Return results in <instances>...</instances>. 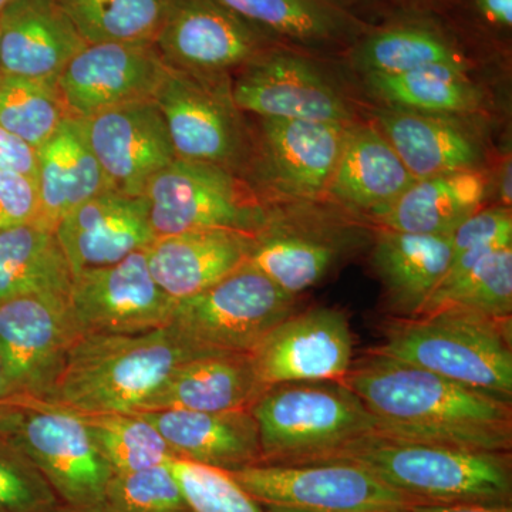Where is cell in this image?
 Instances as JSON below:
<instances>
[{
  "label": "cell",
  "mask_w": 512,
  "mask_h": 512,
  "mask_svg": "<svg viewBox=\"0 0 512 512\" xmlns=\"http://www.w3.org/2000/svg\"><path fill=\"white\" fill-rule=\"evenodd\" d=\"M440 308H458L487 318L511 319L512 247L495 249L456 281L440 285L421 313Z\"/></svg>",
  "instance_id": "d590c367"
},
{
  "label": "cell",
  "mask_w": 512,
  "mask_h": 512,
  "mask_svg": "<svg viewBox=\"0 0 512 512\" xmlns=\"http://www.w3.org/2000/svg\"><path fill=\"white\" fill-rule=\"evenodd\" d=\"M0 76H2V72H0Z\"/></svg>",
  "instance_id": "816d5d0a"
},
{
  "label": "cell",
  "mask_w": 512,
  "mask_h": 512,
  "mask_svg": "<svg viewBox=\"0 0 512 512\" xmlns=\"http://www.w3.org/2000/svg\"><path fill=\"white\" fill-rule=\"evenodd\" d=\"M511 158L505 161L503 170L500 175V197L504 207L511 208L512 192H511Z\"/></svg>",
  "instance_id": "bcb514c9"
},
{
  "label": "cell",
  "mask_w": 512,
  "mask_h": 512,
  "mask_svg": "<svg viewBox=\"0 0 512 512\" xmlns=\"http://www.w3.org/2000/svg\"><path fill=\"white\" fill-rule=\"evenodd\" d=\"M72 284L55 231L37 224L0 228V299L42 295L69 302Z\"/></svg>",
  "instance_id": "4dcf8cb0"
},
{
  "label": "cell",
  "mask_w": 512,
  "mask_h": 512,
  "mask_svg": "<svg viewBox=\"0 0 512 512\" xmlns=\"http://www.w3.org/2000/svg\"><path fill=\"white\" fill-rule=\"evenodd\" d=\"M281 45L303 50L349 49L365 22L335 0H214Z\"/></svg>",
  "instance_id": "4316f807"
},
{
  "label": "cell",
  "mask_w": 512,
  "mask_h": 512,
  "mask_svg": "<svg viewBox=\"0 0 512 512\" xmlns=\"http://www.w3.org/2000/svg\"><path fill=\"white\" fill-rule=\"evenodd\" d=\"M249 410L258 424L259 464L269 466L320 463L376 433L372 413L339 380L274 384Z\"/></svg>",
  "instance_id": "5b68a950"
},
{
  "label": "cell",
  "mask_w": 512,
  "mask_h": 512,
  "mask_svg": "<svg viewBox=\"0 0 512 512\" xmlns=\"http://www.w3.org/2000/svg\"><path fill=\"white\" fill-rule=\"evenodd\" d=\"M202 355L170 325L140 335H82L47 402L74 413H137L181 363Z\"/></svg>",
  "instance_id": "7a4b0ae2"
},
{
  "label": "cell",
  "mask_w": 512,
  "mask_h": 512,
  "mask_svg": "<svg viewBox=\"0 0 512 512\" xmlns=\"http://www.w3.org/2000/svg\"><path fill=\"white\" fill-rule=\"evenodd\" d=\"M367 89L387 107L463 116L483 106V94L463 64H433L400 74H366Z\"/></svg>",
  "instance_id": "d6a6232c"
},
{
  "label": "cell",
  "mask_w": 512,
  "mask_h": 512,
  "mask_svg": "<svg viewBox=\"0 0 512 512\" xmlns=\"http://www.w3.org/2000/svg\"><path fill=\"white\" fill-rule=\"evenodd\" d=\"M94 512H191L170 467L114 474Z\"/></svg>",
  "instance_id": "74e56055"
},
{
  "label": "cell",
  "mask_w": 512,
  "mask_h": 512,
  "mask_svg": "<svg viewBox=\"0 0 512 512\" xmlns=\"http://www.w3.org/2000/svg\"><path fill=\"white\" fill-rule=\"evenodd\" d=\"M154 45L168 67L229 76L281 43L214 0H171Z\"/></svg>",
  "instance_id": "7c38bea8"
},
{
  "label": "cell",
  "mask_w": 512,
  "mask_h": 512,
  "mask_svg": "<svg viewBox=\"0 0 512 512\" xmlns=\"http://www.w3.org/2000/svg\"><path fill=\"white\" fill-rule=\"evenodd\" d=\"M413 183V175L379 128L352 124L328 192L346 207L372 217Z\"/></svg>",
  "instance_id": "f1b7e54d"
},
{
  "label": "cell",
  "mask_w": 512,
  "mask_h": 512,
  "mask_svg": "<svg viewBox=\"0 0 512 512\" xmlns=\"http://www.w3.org/2000/svg\"><path fill=\"white\" fill-rule=\"evenodd\" d=\"M487 181L477 170L414 180L383 211L372 215L377 227L421 235H451L483 207Z\"/></svg>",
  "instance_id": "f546056e"
},
{
  "label": "cell",
  "mask_w": 512,
  "mask_h": 512,
  "mask_svg": "<svg viewBox=\"0 0 512 512\" xmlns=\"http://www.w3.org/2000/svg\"><path fill=\"white\" fill-rule=\"evenodd\" d=\"M470 5L477 18L488 28L510 32L512 0H470Z\"/></svg>",
  "instance_id": "ee69618b"
},
{
  "label": "cell",
  "mask_w": 512,
  "mask_h": 512,
  "mask_svg": "<svg viewBox=\"0 0 512 512\" xmlns=\"http://www.w3.org/2000/svg\"><path fill=\"white\" fill-rule=\"evenodd\" d=\"M228 473L266 511L403 512L419 503L349 461L255 464Z\"/></svg>",
  "instance_id": "9c48e42d"
},
{
  "label": "cell",
  "mask_w": 512,
  "mask_h": 512,
  "mask_svg": "<svg viewBox=\"0 0 512 512\" xmlns=\"http://www.w3.org/2000/svg\"><path fill=\"white\" fill-rule=\"evenodd\" d=\"M0 437L40 471L67 512H94L114 476L79 414L47 400L12 394L0 400Z\"/></svg>",
  "instance_id": "8992f818"
},
{
  "label": "cell",
  "mask_w": 512,
  "mask_h": 512,
  "mask_svg": "<svg viewBox=\"0 0 512 512\" xmlns=\"http://www.w3.org/2000/svg\"><path fill=\"white\" fill-rule=\"evenodd\" d=\"M255 235L197 229L158 237L146 249L148 268L175 301L191 298L248 262Z\"/></svg>",
  "instance_id": "7402d4cb"
},
{
  "label": "cell",
  "mask_w": 512,
  "mask_h": 512,
  "mask_svg": "<svg viewBox=\"0 0 512 512\" xmlns=\"http://www.w3.org/2000/svg\"><path fill=\"white\" fill-rule=\"evenodd\" d=\"M59 0H12L0 13V72L56 82L83 47Z\"/></svg>",
  "instance_id": "44dd1931"
},
{
  "label": "cell",
  "mask_w": 512,
  "mask_h": 512,
  "mask_svg": "<svg viewBox=\"0 0 512 512\" xmlns=\"http://www.w3.org/2000/svg\"><path fill=\"white\" fill-rule=\"evenodd\" d=\"M79 120L111 191L144 197L151 181L177 160L156 100L124 104Z\"/></svg>",
  "instance_id": "e0dca14e"
},
{
  "label": "cell",
  "mask_w": 512,
  "mask_h": 512,
  "mask_svg": "<svg viewBox=\"0 0 512 512\" xmlns=\"http://www.w3.org/2000/svg\"><path fill=\"white\" fill-rule=\"evenodd\" d=\"M171 473L191 512H266L228 471L174 458Z\"/></svg>",
  "instance_id": "f35d334b"
},
{
  "label": "cell",
  "mask_w": 512,
  "mask_h": 512,
  "mask_svg": "<svg viewBox=\"0 0 512 512\" xmlns=\"http://www.w3.org/2000/svg\"><path fill=\"white\" fill-rule=\"evenodd\" d=\"M453 259L451 235H421L377 229L372 266L390 311L419 316L437 291Z\"/></svg>",
  "instance_id": "603a6c76"
},
{
  "label": "cell",
  "mask_w": 512,
  "mask_h": 512,
  "mask_svg": "<svg viewBox=\"0 0 512 512\" xmlns=\"http://www.w3.org/2000/svg\"><path fill=\"white\" fill-rule=\"evenodd\" d=\"M177 301L148 268L146 249L73 275L69 308L80 335H140L165 328Z\"/></svg>",
  "instance_id": "8fae6325"
},
{
  "label": "cell",
  "mask_w": 512,
  "mask_h": 512,
  "mask_svg": "<svg viewBox=\"0 0 512 512\" xmlns=\"http://www.w3.org/2000/svg\"><path fill=\"white\" fill-rule=\"evenodd\" d=\"M0 512H67L32 461L2 437Z\"/></svg>",
  "instance_id": "ab89813d"
},
{
  "label": "cell",
  "mask_w": 512,
  "mask_h": 512,
  "mask_svg": "<svg viewBox=\"0 0 512 512\" xmlns=\"http://www.w3.org/2000/svg\"><path fill=\"white\" fill-rule=\"evenodd\" d=\"M403 512H512L511 505L416 503Z\"/></svg>",
  "instance_id": "f6af8a7d"
},
{
  "label": "cell",
  "mask_w": 512,
  "mask_h": 512,
  "mask_svg": "<svg viewBox=\"0 0 512 512\" xmlns=\"http://www.w3.org/2000/svg\"><path fill=\"white\" fill-rule=\"evenodd\" d=\"M79 416L94 447L114 474L168 466L174 458H178L160 431L141 414L97 413Z\"/></svg>",
  "instance_id": "836d02e7"
},
{
  "label": "cell",
  "mask_w": 512,
  "mask_h": 512,
  "mask_svg": "<svg viewBox=\"0 0 512 512\" xmlns=\"http://www.w3.org/2000/svg\"><path fill=\"white\" fill-rule=\"evenodd\" d=\"M451 244L453 258L473 249L512 247L511 208H481L451 234Z\"/></svg>",
  "instance_id": "60d3db41"
},
{
  "label": "cell",
  "mask_w": 512,
  "mask_h": 512,
  "mask_svg": "<svg viewBox=\"0 0 512 512\" xmlns=\"http://www.w3.org/2000/svg\"><path fill=\"white\" fill-rule=\"evenodd\" d=\"M87 45L154 43L171 0H59Z\"/></svg>",
  "instance_id": "e575fe53"
},
{
  "label": "cell",
  "mask_w": 512,
  "mask_h": 512,
  "mask_svg": "<svg viewBox=\"0 0 512 512\" xmlns=\"http://www.w3.org/2000/svg\"><path fill=\"white\" fill-rule=\"evenodd\" d=\"M144 198L156 238L197 229L256 235L274 211L234 171L178 158L151 181Z\"/></svg>",
  "instance_id": "ba28073f"
},
{
  "label": "cell",
  "mask_w": 512,
  "mask_h": 512,
  "mask_svg": "<svg viewBox=\"0 0 512 512\" xmlns=\"http://www.w3.org/2000/svg\"><path fill=\"white\" fill-rule=\"evenodd\" d=\"M266 511V510H265ZM266 512H279V511H266Z\"/></svg>",
  "instance_id": "f907efd6"
},
{
  "label": "cell",
  "mask_w": 512,
  "mask_h": 512,
  "mask_svg": "<svg viewBox=\"0 0 512 512\" xmlns=\"http://www.w3.org/2000/svg\"><path fill=\"white\" fill-rule=\"evenodd\" d=\"M265 389L249 353L195 357L181 363L140 412L249 410Z\"/></svg>",
  "instance_id": "484cf974"
},
{
  "label": "cell",
  "mask_w": 512,
  "mask_h": 512,
  "mask_svg": "<svg viewBox=\"0 0 512 512\" xmlns=\"http://www.w3.org/2000/svg\"><path fill=\"white\" fill-rule=\"evenodd\" d=\"M231 92L239 111L261 119L352 126L348 100L311 59L292 47L275 46L242 67Z\"/></svg>",
  "instance_id": "4fadbf2b"
},
{
  "label": "cell",
  "mask_w": 512,
  "mask_h": 512,
  "mask_svg": "<svg viewBox=\"0 0 512 512\" xmlns=\"http://www.w3.org/2000/svg\"><path fill=\"white\" fill-rule=\"evenodd\" d=\"M39 168L37 148L0 127V171L25 175L36 181Z\"/></svg>",
  "instance_id": "7bdbcfd3"
},
{
  "label": "cell",
  "mask_w": 512,
  "mask_h": 512,
  "mask_svg": "<svg viewBox=\"0 0 512 512\" xmlns=\"http://www.w3.org/2000/svg\"><path fill=\"white\" fill-rule=\"evenodd\" d=\"M326 461L362 466L419 503L511 505L510 453L414 443L373 433Z\"/></svg>",
  "instance_id": "277c9868"
},
{
  "label": "cell",
  "mask_w": 512,
  "mask_h": 512,
  "mask_svg": "<svg viewBox=\"0 0 512 512\" xmlns=\"http://www.w3.org/2000/svg\"><path fill=\"white\" fill-rule=\"evenodd\" d=\"M229 76H207L168 67L156 94L178 160L234 171L245 157L247 137L235 107Z\"/></svg>",
  "instance_id": "30bf717a"
},
{
  "label": "cell",
  "mask_w": 512,
  "mask_h": 512,
  "mask_svg": "<svg viewBox=\"0 0 512 512\" xmlns=\"http://www.w3.org/2000/svg\"><path fill=\"white\" fill-rule=\"evenodd\" d=\"M383 339L380 355L512 402L511 319L440 308L389 320Z\"/></svg>",
  "instance_id": "3957f363"
},
{
  "label": "cell",
  "mask_w": 512,
  "mask_h": 512,
  "mask_svg": "<svg viewBox=\"0 0 512 512\" xmlns=\"http://www.w3.org/2000/svg\"><path fill=\"white\" fill-rule=\"evenodd\" d=\"M387 439L510 453L511 403L370 350L342 380Z\"/></svg>",
  "instance_id": "6da1fadb"
},
{
  "label": "cell",
  "mask_w": 512,
  "mask_h": 512,
  "mask_svg": "<svg viewBox=\"0 0 512 512\" xmlns=\"http://www.w3.org/2000/svg\"><path fill=\"white\" fill-rule=\"evenodd\" d=\"M350 126L261 119L265 173L282 194L301 201L328 192Z\"/></svg>",
  "instance_id": "ffe728a7"
},
{
  "label": "cell",
  "mask_w": 512,
  "mask_h": 512,
  "mask_svg": "<svg viewBox=\"0 0 512 512\" xmlns=\"http://www.w3.org/2000/svg\"><path fill=\"white\" fill-rule=\"evenodd\" d=\"M353 66L363 74H400L433 66L463 64L466 57L444 30L423 20H402L369 29L349 47Z\"/></svg>",
  "instance_id": "1f68e13d"
},
{
  "label": "cell",
  "mask_w": 512,
  "mask_h": 512,
  "mask_svg": "<svg viewBox=\"0 0 512 512\" xmlns=\"http://www.w3.org/2000/svg\"><path fill=\"white\" fill-rule=\"evenodd\" d=\"M335 2H338L339 5L343 6V8H346V9L349 10V8H348V0H335ZM349 12H350V10H349Z\"/></svg>",
  "instance_id": "681fc988"
},
{
  "label": "cell",
  "mask_w": 512,
  "mask_h": 512,
  "mask_svg": "<svg viewBox=\"0 0 512 512\" xmlns=\"http://www.w3.org/2000/svg\"><path fill=\"white\" fill-rule=\"evenodd\" d=\"M249 356L265 387L342 380L353 363L348 316L326 306L299 309L272 329Z\"/></svg>",
  "instance_id": "9a60e30c"
},
{
  "label": "cell",
  "mask_w": 512,
  "mask_h": 512,
  "mask_svg": "<svg viewBox=\"0 0 512 512\" xmlns=\"http://www.w3.org/2000/svg\"><path fill=\"white\" fill-rule=\"evenodd\" d=\"M377 128L414 180L477 170L483 148L457 116L386 109L377 111Z\"/></svg>",
  "instance_id": "d4e9b609"
},
{
  "label": "cell",
  "mask_w": 512,
  "mask_h": 512,
  "mask_svg": "<svg viewBox=\"0 0 512 512\" xmlns=\"http://www.w3.org/2000/svg\"><path fill=\"white\" fill-rule=\"evenodd\" d=\"M168 66L154 43H94L64 67L56 83L73 119L154 100Z\"/></svg>",
  "instance_id": "2e32d148"
},
{
  "label": "cell",
  "mask_w": 512,
  "mask_h": 512,
  "mask_svg": "<svg viewBox=\"0 0 512 512\" xmlns=\"http://www.w3.org/2000/svg\"><path fill=\"white\" fill-rule=\"evenodd\" d=\"M349 225L272 211L248 261L279 288L299 296L322 282L353 247Z\"/></svg>",
  "instance_id": "ac0fdd59"
},
{
  "label": "cell",
  "mask_w": 512,
  "mask_h": 512,
  "mask_svg": "<svg viewBox=\"0 0 512 512\" xmlns=\"http://www.w3.org/2000/svg\"><path fill=\"white\" fill-rule=\"evenodd\" d=\"M10 2H12V0H0V13L3 12V9H5Z\"/></svg>",
  "instance_id": "c3c4849f"
},
{
  "label": "cell",
  "mask_w": 512,
  "mask_h": 512,
  "mask_svg": "<svg viewBox=\"0 0 512 512\" xmlns=\"http://www.w3.org/2000/svg\"><path fill=\"white\" fill-rule=\"evenodd\" d=\"M67 119L56 82L0 76V127L39 150Z\"/></svg>",
  "instance_id": "8d00e7d4"
},
{
  "label": "cell",
  "mask_w": 512,
  "mask_h": 512,
  "mask_svg": "<svg viewBox=\"0 0 512 512\" xmlns=\"http://www.w3.org/2000/svg\"><path fill=\"white\" fill-rule=\"evenodd\" d=\"M173 448L178 458L221 468L241 470L261 463L258 424L251 410L140 412Z\"/></svg>",
  "instance_id": "cb8c5ba5"
},
{
  "label": "cell",
  "mask_w": 512,
  "mask_h": 512,
  "mask_svg": "<svg viewBox=\"0 0 512 512\" xmlns=\"http://www.w3.org/2000/svg\"><path fill=\"white\" fill-rule=\"evenodd\" d=\"M12 384L9 382L8 373H6L5 366H3L2 359H0V400L12 396Z\"/></svg>",
  "instance_id": "7dc6e473"
},
{
  "label": "cell",
  "mask_w": 512,
  "mask_h": 512,
  "mask_svg": "<svg viewBox=\"0 0 512 512\" xmlns=\"http://www.w3.org/2000/svg\"><path fill=\"white\" fill-rule=\"evenodd\" d=\"M69 302L42 295L0 299V359L13 393L47 400L80 338Z\"/></svg>",
  "instance_id": "5bb4252c"
},
{
  "label": "cell",
  "mask_w": 512,
  "mask_h": 512,
  "mask_svg": "<svg viewBox=\"0 0 512 512\" xmlns=\"http://www.w3.org/2000/svg\"><path fill=\"white\" fill-rule=\"evenodd\" d=\"M37 154L36 184L40 202L37 225L40 227L56 231L69 212L111 191L79 119L64 120Z\"/></svg>",
  "instance_id": "83f0119b"
},
{
  "label": "cell",
  "mask_w": 512,
  "mask_h": 512,
  "mask_svg": "<svg viewBox=\"0 0 512 512\" xmlns=\"http://www.w3.org/2000/svg\"><path fill=\"white\" fill-rule=\"evenodd\" d=\"M299 311V296L279 288L251 262L175 305L170 326L202 355L251 353L282 320Z\"/></svg>",
  "instance_id": "52a82bcc"
},
{
  "label": "cell",
  "mask_w": 512,
  "mask_h": 512,
  "mask_svg": "<svg viewBox=\"0 0 512 512\" xmlns=\"http://www.w3.org/2000/svg\"><path fill=\"white\" fill-rule=\"evenodd\" d=\"M40 202L32 178L0 171V228L37 224Z\"/></svg>",
  "instance_id": "b9f144b4"
},
{
  "label": "cell",
  "mask_w": 512,
  "mask_h": 512,
  "mask_svg": "<svg viewBox=\"0 0 512 512\" xmlns=\"http://www.w3.org/2000/svg\"><path fill=\"white\" fill-rule=\"evenodd\" d=\"M73 275L144 251L156 239L144 197L106 191L69 212L56 227Z\"/></svg>",
  "instance_id": "d6986e66"
}]
</instances>
